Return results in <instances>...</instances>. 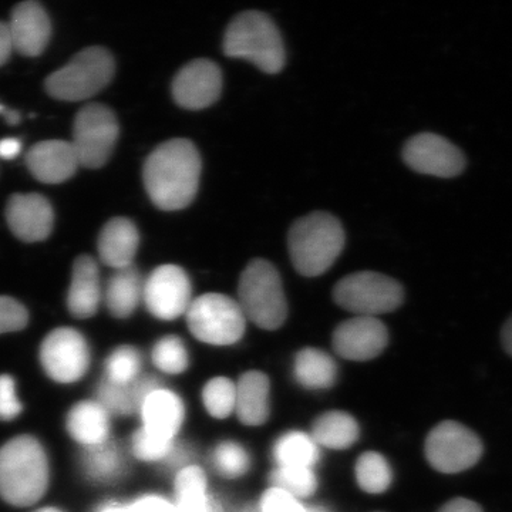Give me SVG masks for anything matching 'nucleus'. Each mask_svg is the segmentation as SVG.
Here are the masks:
<instances>
[{
  "instance_id": "nucleus-37",
  "label": "nucleus",
  "mask_w": 512,
  "mask_h": 512,
  "mask_svg": "<svg viewBox=\"0 0 512 512\" xmlns=\"http://www.w3.org/2000/svg\"><path fill=\"white\" fill-rule=\"evenodd\" d=\"M134 456L143 461L168 460L175 450L174 440L164 439L141 427L133 436Z\"/></svg>"
},
{
  "instance_id": "nucleus-31",
  "label": "nucleus",
  "mask_w": 512,
  "mask_h": 512,
  "mask_svg": "<svg viewBox=\"0 0 512 512\" xmlns=\"http://www.w3.org/2000/svg\"><path fill=\"white\" fill-rule=\"evenodd\" d=\"M97 402L114 416H128L140 412L141 402L138 397L136 382L117 384L104 379L97 387Z\"/></svg>"
},
{
  "instance_id": "nucleus-38",
  "label": "nucleus",
  "mask_w": 512,
  "mask_h": 512,
  "mask_svg": "<svg viewBox=\"0 0 512 512\" xmlns=\"http://www.w3.org/2000/svg\"><path fill=\"white\" fill-rule=\"evenodd\" d=\"M29 313L22 303L9 296H0V335L26 328Z\"/></svg>"
},
{
  "instance_id": "nucleus-3",
  "label": "nucleus",
  "mask_w": 512,
  "mask_h": 512,
  "mask_svg": "<svg viewBox=\"0 0 512 512\" xmlns=\"http://www.w3.org/2000/svg\"><path fill=\"white\" fill-rule=\"evenodd\" d=\"M289 254L296 271L308 278L323 275L345 247V231L328 212H312L292 225Z\"/></svg>"
},
{
  "instance_id": "nucleus-22",
  "label": "nucleus",
  "mask_w": 512,
  "mask_h": 512,
  "mask_svg": "<svg viewBox=\"0 0 512 512\" xmlns=\"http://www.w3.org/2000/svg\"><path fill=\"white\" fill-rule=\"evenodd\" d=\"M271 383L262 372H247L237 384V412L245 426H262L271 414Z\"/></svg>"
},
{
  "instance_id": "nucleus-26",
  "label": "nucleus",
  "mask_w": 512,
  "mask_h": 512,
  "mask_svg": "<svg viewBox=\"0 0 512 512\" xmlns=\"http://www.w3.org/2000/svg\"><path fill=\"white\" fill-rule=\"evenodd\" d=\"M312 437L320 446L332 450H346L359 440L360 429L357 421L345 412L322 414L313 424Z\"/></svg>"
},
{
  "instance_id": "nucleus-14",
  "label": "nucleus",
  "mask_w": 512,
  "mask_h": 512,
  "mask_svg": "<svg viewBox=\"0 0 512 512\" xmlns=\"http://www.w3.org/2000/svg\"><path fill=\"white\" fill-rule=\"evenodd\" d=\"M221 90L222 73L211 60H192L174 77L173 97L183 109H207L220 99Z\"/></svg>"
},
{
  "instance_id": "nucleus-25",
  "label": "nucleus",
  "mask_w": 512,
  "mask_h": 512,
  "mask_svg": "<svg viewBox=\"0 0 512 512\" xmlns=\"http://www.w3.org/2000/svg\"><path fill=\"white\" fill-rule=\"evenodd\" d=\"M293 375L305 389H329L338 379V366L323 350L306 348L296 355Z\"/></svg>"
},
{
  "instance_id": "nucleus-8",
  "label": "nucleus",
  "mask_w": 512,
  "mask_h": 512,
  "mask_svg": "<svg viewBox=\"0 0 512 512\" xmlns=\"http://www.w3.org/2000/svg\"><path fill=\"white\" fill-rule=\"evenodd\" d=\"M333 299L356 316L376 318L402 306L404 289L396 279L379 272H356L336 284Z\"/></svg>"
},
{
  "instance_id": "nucleus-30",
  "label": "nucleus",
  "mask_w": 512,
  "mask_h": 512,
  "mask_svg": "<svg viewBox=\"0 0 512 512\" xmlns=\"http://www.w3.org/2000/svg\"><path fill=\"white\" fill-rule=\"evenodd\" d=\"M356 480L359 487L369 494H382L389 490L393 471L382 454L367 451L356 461Z\"/></svg>"
},
{
  "instance_id": "nucleus-11",
  "label": "nucleus",
  "mask_w": 512,
  "mask_h": 512,
  "mask_svg": "<svg viewBox=\"0 0 512 512\" xmlns=\"http://www.w3.org/2000/svg\"><path fill=\"white\" fill-rule=\"evenodd\" d=\"M40 362L47 376L55 382H77L89 370V343L76 329H55L40 346Z\"/></svg>"
},
{
  "instance_id": "nucleus-46",
  "label": "nucleus",
  "mask_w": 512,
  "mask_h": 512,
  "mask_svg": "<svg viewBox=\"0 0 512 512\" xmlns=\"http://www.w3.org/2000/svg\"><path fill=\"white\" fill-rule=\"evenodd\" d=\"M97 512H127V507L119 504H107L103 505Z\"/></svg>"
},
{
  "instance_id": "nucleus-42",
  "label": "nucleus",
  "mask_w": 512,
  "mask_h": 512,
  "mask_svg": "<svg viewBox=\"0 0 512 512\" xmlns=\"http://www.w3.org/2000/svg\"><path fill=\"white\" fill-rule=\"evenodd\" d=\"M439 512H484L480 504L468 498H454L440 508Z\"/></svg>"
},
{
  "instance_id": "nucleus-16",
  "label": "nucleus",
  "mask_w": 512,
  "mask_h": 512,
  "mask_svg": "<svg viewBox=\"0 0 512 512\" xmlns=\"http://www.w3.org/2000/svg\"><path fill=\"white\" fill-rule=\"evenodd\" d=\"M6 221L20 241L40 242L52 234L55 212L43 195L36 192L15 194L6 205Z\"/></svg>"
},
{
  "instance_id": "nucleus-6",
  "label": "nucleus",
  "mask_w": 512,
  "mask_h": 512,
  "mask_svg": "<svg viewBox=\"0 0 512 512\" xmlns=\"http://www.w3.org/2000/svg\"><path fill=\"white\" fill-rule=\"evenodd\" d=\"M114 69L116 64L109 50L99 46L87 47L66 66L47 77L46 92L53 99L62 101L92 99L109 86Z\"/></svg>"
},
{
  "instance_id": "nucleus-10",
  "label": "nucleus",
  "mask_w": 512,
  "mask_h": 512,
  "mask_svg": "<svg viewBox=\"0 0 512 512\" xmlns=\"http://www.w3.org/2000/svg\"><path fill=\"white\" fill-rule=\"evenodd\" d=\"M427 461L443 474H457L476 466L484 453L483 441L458 421L437 424L426 439Z\"/></svg>"
},
{
  "instance_id": "nucleus-27",
  "label": "nucleus",
  "mask_w": 512,
  "mask_h": 512,
  "mask_svg": "<svg viewBox=\"0 0 512 512\" xmlns=\"http://www.w3.org/2000/svg\"><path fill=\"white\" fill-rule=\"evenodd\" d=\"M207 476L197 466L181 468L175 478L177 512H210Z\"/></svg>"
},
{
  "instance_id": "nucleus-49",
  "label": "nucleus",
  "mask_w": 512,
  "mask_h": 512,
  "mask_svg": "<svg viewBox=\"0 0 512 512\" xmlns=\"http://www.w3.org/2000/svg\"><path fill=\"white\" fill-rule=\"evenodd\" d=\"M6 110L5 107L2 106V104H0V114H2V116H5V113H6Z\"/></svg>"
},
{
  "instance_id": "nucleus-1",
  "label": "nucleus",
  "mask_w": 512,
  "mask_h": 512,
  "mask_svg": "<svg viewBox=\"0 0 512 512\" xmlns=\"http://www.w3.org/2000/svg\"><path fill=\"white\" fill-rule=\"evenodd\" d=\"M201 156L190 140L165 141L144 164V187L163 211H180L194 201L200 187Z\"/></svg>"
},
{
  "instance_id": "nucleus-35",
  "label": "nucleus",
  "mask_w": 512,
  "mask_h": 512,
  "mask_svg": "<svg viewBox=\"0 0 512 512\" xmlns=\"http://www.w3.org/2000/svg\"><path fill=\"white\" fill-rule=\"evenodd\" d=\"M140 352L133 346H120L106 360V379L117 384H131L140 377Z\"/></svg>"
},
{
  "instance_id": "nucleus-13",
  "label": "nucleus",
  "mask_w": 512,
  "mask_h": 512,
  "mask_svg": "<svg viewBox=\"0 0 512 512\" xmlns=\"http://www.w3.org/2000/svg\"><path fill=\"white\" fill-rule=\"evenodd\" d=\"M404 163L416 173L439 178H454L466 168V156L446 138L421 133L410 138L403 148Z\"/></svg>"
},
{
  "instance_id": "nucleus-9",
  "label": "nucleus",
  "mask_w": 512,
  "mask_h": 512,
  "mask_svg": "<svg viewBox=\"0 0 512 512\" xmlns=\"http://www.w3.org/2000/svg\"><path fill=\"white\" fill-rule=\"evenodd\" d=\"M120 128L114 111L103 104H89L77 113L72 146L80 165L90 170L106 165L116 147Z\"/></svg>"
},
{
  "instance_id": "nucleus-33",
  "label": "nucleus",
  "mask_w": 512,
  "mask_h": 512,
  "mask_svg": "<svg viewBox=\"0 0 512 512\" xmlns=\"http://www.w3.org/2000/svg\"><path fill=\"white\" fill-rule=\"evenodd\" d=\"M272 487L295 498H308L318 488V478L312 468L278 467L271 476Z\"/></svg>"
},
{
  "instance_id": "nucleus-34",
  "label": "nucleus",
  "mask_w": 512,
  "mask_h": 512,
  "mask_svg": "<svg viewBox=\"0 0 512 512\" xmlns=\"http://www.w3.org/2000/svg\"><path fill=\"white\" fill-rule=\"evenodd\" d=\"M153 362L167 375H181L190 366V356L185 343L177 336H165L153 349Z\"/></svg>"
},
{
  "instance_id": "nucleus-21",
  "label": "nucleus",
  "mask_w": 512,
  "mask_h": 512,
  "mask_svg": "<svg viewBox=\"0 0 512 512\" xmlns=\"http://www.w3.org/2000/svg\"><path fill=\"white\" fill-rule=\"evenodd\" d=\"M144 429L174 440L184 423L185 409L178 394L167 389H158L144 400L140 409Z\"/></svg>"
},
{
  "instance_id": "nucleus-19",
  "label": "nucleus",
  "mask_w": 512,
  "mask_h": 512,
  "mask_svg": "<svg viewBox=\"0 0 512 512\" xmlns=\"http://www.w3.org/2000/svg\"><path fill=\"white\" fill-rule=\"evenodd\" d=\"M101 298L103 291L97 262L92 256H79L73 264L67 308L76 318H92L99 311Z\"/></svg>"
},
{
  "instance_id": "nucleus-15",
  "label": "nucleus",
  "mask_w": 512,
  "mask_h": 512,
  "mask_svg": "<svg viewBox=\"0 0 512 512\" xmlns=\"http://www.w3.org/2000/svg\"><path fill=\"white\" fill-rule=\"evenodd\" d=\"M332 343L343 359L367 362L382 355L389 343V332L377 318L355 316L340 323L333 332Z\"/></svg>"
},
{
  "instance_id": "nucleus-24",
  "label": "nucleus",
  "mask_w": 512,
  "mask_h": 512,
  "mask_svg": "<svg viewBox=\"0 0 512 512\" xmlns=\"http://www.w3.org/2000/svg\"><path fill=\"white\" fill-rule=\"evenodd\" d=\"M143 286L136 266L130 265L114 271L104 293V301L111 315L119 319H126L133 315L138 302L143 298Z\"/></svg>"
},
{
  "instance_id": "nucleus-36",
  "label": "nucleus",
  "mask_w": 512,
  "mask_h": 512,
  "mask_svg": "<svg viewBox=\"0 0 512 512\" xmlns=\"http://www.w3.org/2000/svg\"><path fill=\"white\" fill-rule=\"evenodd\" d=\"M215 470L225 478H239L248 473L251 457L241 444L235 441H222L214 450Z\"/></svg>"
},
{
  "instance_id": "nucleus-12",
  "label": "nucleus",
  "mask_w": 512,
  "mask_h": 512,
  "mask_svg": "<svg viewBox=\"0 0 512 512\" xmlns=\"http://www.w3.org/2000/svg\"><path fill=\"white\" fill-rule=\"evenodd\" d=\"M147 311L154 318L175 320L187 313L192 302L191 281L177 265L158 266L143 286Z\"/></svg>"
},
{
  "instance_id": "nucleus-18",
  "label": "nucleus",
  "mask_w": 512,
  "mask_h": 512,
  "mask_svg": "<svg viewBox=\"0 0 512 512\" xmlns=\"http://www.w3.org/2000/svg\"><path fill=\"white\" fill-rule=\"evenodd\" d=\"M26 165L40 183L62 184L76 174L80 163L70 141L47 140L30 148Z\"/></svg>"
},
{
  "instance_id": "nucleus-28",
  "label": "nucleus",
  "mask_w": 512,
  "mask_h": 512,
  "mask_svg": "<svg viewBox=\"0 0 512 512\" xmlns=\"http://www.w3.org/2000/svg\"><path fill=\"white\" fill-rule=\"evenodd\" d=\"M82 466L90 480L110 483L123 473L124 460L117 444L109 440L99 446L84 447Z\"/></svg>"
},
{
  "instance_id": "nucleus-44",
  "label": "nucleus",
  "mask_w": 512,
  "mask_h": 512,
  "mask_svg": "<svg viewBox=\"0 0 512 512\" xmlns=\"http://www.w3.org/2000/svg\"><path fill=\"white\" fill-rule=\"evenodd\" d=\"M20 150H22V141L18 138H3L0 140V158L3 160H13L19 156Z\"/></svg>"
},
{
  "instance_id": "nucleus-47",
  "label": "nucleus",
  "mask_w": 512,
  "mask_h": 512,
  "mask_svg": "<svg viewBox=\"0 0 512 512\" xmlns=\"http://www.w3.org/2000/svg\"><path fill=\"white\" fill-rule=\"evenodd\" d=\"M5 117L6 121H8L9 124H18L19 121H20V116H19V113L18 111H6L5 113Z\"/></svg>"
},
{
  "instance_id": "nucleus-48",
  "label": "nucleus",
  "mask_w": 512,
  "mask_h": 512,
  "mask_svg": "<svg viewBox=\"0 0 512 512\" xmlns=\"http://www.w3.org/2000/svg\"><path fill=\"white\" fill-rule=\"evenodd\" d=\"M36 512H63V511L57 510V508H42V510H39Z\"/></svg>"
},
{
  "instance_id": "nucleus-43",
  "label": "nucleus",
  "mask_w": 512,
  "mask_h": 512,
  "mask_svg": "<svg viewBox=\"0 0 512 512\" xmlns=\"http://www.w3.org/2000/svg\"><path fill=\"white\" fill-rule=\"evenodd\" d=\"M13 43L8 28V23L0 22V66L8 62L12 55Z\"/></svg>"
},
{
  "instance_id": "nucleus-7",
  "label": "nucleus",
  "mask_w": 512,
  "mask_h": 512,
  "mask_svg": "<svg viewBox=\"0 0 512 512\" xmlns=\"http://www.w3.org/2000/svg\"><path fill=\"white\" fill-rule=\"evenodd\" d=\"M185 316L192 336L208 345H234L247 328V318L238 301L222 293H205L192 299Z\"/></svg>"
},
{
  "instance_id": "nucleus-5",
  "label": "nucleus",
  "mask_w": 512,
  "mask_h": 512,
  "mask_svg": "<svg viewBox=\"0 0 512 512\" xmlns=\"http://www.w3.org/2000/svg\"><path fill=\"white\" fill-rule=\"evenodd\" d=\"M238 303L245 318L258 328L276 330L284 325L288 305L281 276L271 262L254 259L242 272Z\"/></svg>"
},
{
  "instance_id": "nucleus-2",
  "label": "nucleus",
  "mask_w": 512,
  "mask_h": 512,
  "mask_svg": "<svg viewBox=\"0 0 512 512\" xmlns=\"http://www.w3.org/2000/svg\"><path fill=\"white\" fill-rule=\"evenodd\" d=\"M49 463L42 444L19 436L0 447V495L16 507H30L45 495Z\"/></svg>"
},
{
  "instance_id": "nucleus-39",
  "label": "nucleus",
  "mask_w": 512,
  "mask_h": 512,
  "mask_svg": "<svg viewBox=\"0 0 512 512\" xmlns=\"http://www.w3.org/2000/svg\"><path fill=\"white\" fill-rule=\"evenodd\" d=\"M22 409V403L16 394L15 379L9 375L0 376V420H15L22 413Z\"/></svg>"
},
{
  "instance_id": "nucleus-41",
  "label": "nucleus",
  "mask_w": 512,
  "mask_h": 512,
  "mask_svg": "<svg viewBox=\"0 0 512 512\" xmlns=\"http://www.w3.org/2000/svg\"><path fill=\"white\" fill-rule=\"evenodd\" d=\"M127 512H177V508L163 497L146 495L127 507Z\"/></svg>"
},
{
  "instance_id": "nucleus-29",
  "label": "nucleus",
  "mask_w": 512,
  "mask_h": 512,
  "mask_svg": "<svg viewBox=\"0 0 512 512\" xmlns=\"http://www.w3.org/2000/svg\"><path fill=\"white\" fill-rule=\"evenodd\" d=\"M274 457L279 467L312 468L319 461L318 443L302 431H289L275 443Z\"/></svg>"
},
{
  "instance_id": "nucleus-4",
  "label": "nucleus",
  "mask_w": 512,
  "mask_h": 512,
  "mask_svg": "<svg viewBox=\"0 0 512 512\" xmlns=\"http://www.w3.org/2000/svg\"><path fill=\"white\" fill-rule=\"evenodd\" d=\"M222 47L225 55L248 60L264 73H279L285 64L281 33L265 13L255 10L229 23Z\"/></svg>"
},
{
  "instance_id": "nucleus-20",
  "label": "nucleus",
  "mask_w": 512,
  "mask_h": 512,
  "mask_svg": "<svg viewBox=\"0 0 512 512\" xmlns=\"http://www.w3.org/2000/svg\"><path fill=\"white\" fill-rule=\"evenodd\" d=\"M140 234L133 221L128 218H113L104 225L97 241L101 261L114 271L133 265L136 258Z\"/></svg>"
},
{
  "instance_id": "nucleus-17",
  "label": "nucleus",
  "mask_w": 512,
  "mask_h": 512,
  "mask_svg": "<svg viewBox=\"0 0 512 512\" xmlns=\"http://www.w3.org/2000/svg\"><path fill=\"white\" fill-rule=\"evenodd\" d=\"M8 28L13 49L28 57L42 55L52 35L49 15L37 2L19 3L12 10Z\"/></svg>"
},
{
  "instance_id": "nucleus-32",
  "label": "nucleus",
  "mask_w": 512,
  "mask_h": 512,
  "mask_svg": "<svg viewBox=\"0 0 512 512\" xmlns=\"http://www.w3.org/2000/svg\"><path fill=\"white\" fill-rule=\"evenodd\" d=\"M202 403L214 419H227L237 407V384L227 377H214L202 390Z\"/></svg>"
},
{
  "instance_id": "nucleus-40",
  "label": "nucleus",
  "mask_w": 512,
  "mask_h": 512,
  "mask_svg": "<svg viewBox=\"0 0 512 512\" xmlns=\"http://www.w3.org/2000/svg\"><path fill=\"white\" fill-rule=\"evenodd\" d=\"M261 512H309L298 498L278 488H269L261 500Z\"/></svg>"
},
{
  "instance_id": "nucleus-23",
  "label": "nucleus",
  "mask_w": 512,
  "mask_h": 512,
  "mask_svg": "<svg viewBox=\"0 0 512 512\" xmlns=\"http://www.w3.org/2000/svg\"><path fill=\"white\" fill-rule=\"evenodd\" d=\"M110 430V414L97 400L77 403L67 416V431L83 448L106 443Z\"/></svg>"
},
{
  "instance_id": "nucleus-45",
  "label": "nucleus",
  "mask_w": 512,
  "mask_h": 512,
  "mask_svg": "<svg viewBox=\"0 0 512 512\" xmlns=\"http://www.w3.org/2000/svg\"><path fill=\"white\" fill-rule=\"evenodd\" d=\"M501 342H503L505 352L512 357V315L501 330Z\"/></svg>"
}]
</instances>
